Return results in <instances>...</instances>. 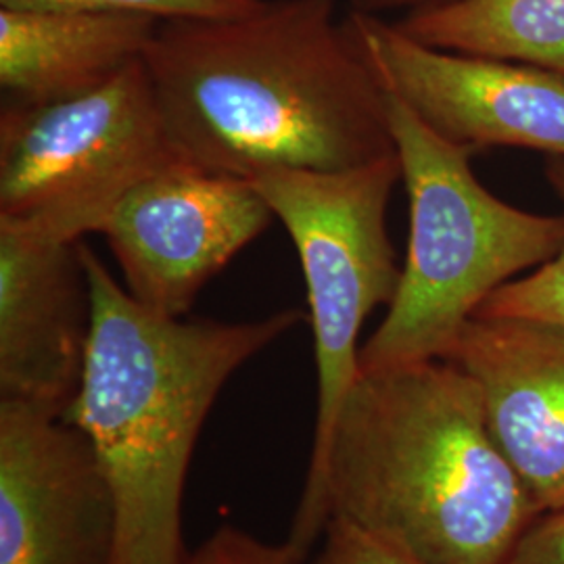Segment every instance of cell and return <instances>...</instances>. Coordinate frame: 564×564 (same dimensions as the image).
<instances>
[{
    "label": "cell",
    "mask_w": 564,
    "mask_h": 564,
    "mask_svg": "<svg viewBox=\"0 0 564 564\" xmlns=\"http://www.w3.org/2000/svg\"><path fill=\"white\" fill-rule=\"evenodd\" d=\"M80 242L0 220V400L57 416L74 402L93 326Z\"/></svg>",
    "instance_id": "30bf717a"
},
{
    "label": "cell",
    "mask_w": 564,
    "mask_h": 564,
    "mask_svg": "<svg viewBox=\"0 0 564 564\" xmlns=\"http://www.w3.org/2000/svg\"><path fill=\"white\" fill-rule=\"evenodd\" d=\"M542 510L452 360L360 370L310 460L289 545L307 558L330 519L421 564H506Z\"/></svg>",
    "instance_id": "6da1fadb"
},
{
    "label": "cell",
    "mask_w": 564,
    "mask_h": 564,
    "mask_svg": "<svg viewBox=\"0 0 564 564\" xmlns=\"http://www.w3.org/2000/svg\"><path fill=\"white\" fill-rule=\"evenodd\" d=\"M445 360L473 377L491 435L538 508L564 506V326L468 321Z\"/></svg>",
    "instance_id": "8fae6325"
},
{
    "label": "cell",
    "mask_w": 564,
    "mask_h": 564,
    "mask_svg": "<svg viewBox=\"0 0 564 564\" xmlns=\"http://www.w3.org/2000/svg\"><path fill=\"white\" fill-rule=\"evenodd\" d=\"M262 0H0L7 9L139 13L155 20H216L253 11Z\"/></svg>",
    "instance_id": "9a60e30c"
},
{
    "label": "cell",
    "mask_w": 564,
    "mask_h": 564,
    "mask_svg": "<svg viewBox=\"0 0 564 564\" xmlns=\"http://www.w3.org/2000/svg\"><path fill=\"white\" fill-rule=\"evenodd\" d=\"M162 21L139 13L0 7V86L9 105L78 99L141 61Z\"/></svg>",
    "instance_id": "7c38bea8"
},
{
    "label": "cell",
    "mask_w": 564,
    "mask_h": 564,
    "mask_svg": "<svg viewBox=\"0 0 564 564\" xmlns=\"http://www.w3.org/2000/svg\"><path fill=\"white\" fill-rule=\"evenodd\" d=\"M393 23L435 48L564 76V0H449Z\"/></svg>",
    "instance_id": "4fadbf2b"
},
{
    "label": "cell",
    "mask_w": 564,
    "mask_h": 564,
    "mask_svg": "<svg viewBox=\"0 0 564 564\" xmlns=\"http://www.w3.org/2000/svg\"><path fill=\"white\" fill-rule=\"evenodd\" d=\"M506 564H564V506L540 512L524 529Z\"/></svg>",
    "instance_id": "ac0fdd59"
},
{
    "label": "cell",
    "mask_w": 564,
    "mask_h": 564,
    "mask_svg": "<svg viewBox=\"0 0 564 564\" xmlns=\"http://www.w3.org/2000/svg\"><path fill=\"white\" fill-rule=\"evenodd\" d=\"M118 514L76 424L0 400V564H113Z\"/></svg>",
    "instance_id": "9c48e42d"
},
{
    "label": "cell",
    "mask_w": 564,
    "mask_h": 564,
    "mask_svg": "<svg viewBox=\"0 0 564 564\" xmlns=\"http://www.w3.org/2000/svg\"><path fill=\"white\" fill-rule=\"evenodd\" d=\"M442 2H449V0H349L354 11L372 13V15H381V18L387 11H402V15H405V13L435 7Z\"/></svg>",
    "instance_id": "d6986e66"
},
{
    "label": "cell",
    "mask_w": 564,
    "mask_h": 564,
    "mask_svg": "<svg viewBox=\"0 0 564 564\" xmlns=\"http://www.w3.org/2000/svg\"><path fill=\"white\" fill-rule=\"evenodd\" d=\"M545 176L564 203V160H550ZM475 316L564 326V242L556 258L500 286Z\"/></svg>",
    "instance_id": "5bb4252c"
},
{
    "label": "cell",
    "mask_w": 564,
    "mask_h": 564,
    "mask_svg": "<svg viewBox=\"0 0 564 564\" xmlns=\"http://www.w3.org/2000/svg\"><path fill=\"white\" fill-rule=\"evenodd\" d=\"M321 552L307 564H421L362 529L330 519Z\"/></svg>",
    "instance_id": "e0dca14e"
},
{
    "label": "cell",
    "mask_w": 564,
    "mask_h": 564,
    "mask_svg": "<svg viewBox=\"0 0 564 564\" xmlns=\"http://www.w3.org/2000/svg\"><path fill=\"white\" fill-rule=\"evenodd\" d=\"M272 220L256 182L176 162L128 191L101 235L126 291L153 312L182 318Z\"/></svg>",
    "instance_id": "ba28073f"
},
{
    "label": "cell",
    "mask_w": 564,
    "mask_h": 564,
    "mask_svg": "<svg viewBox=\"0 0 564 564\" xmlns=\"http://www.w3.org/2000/svg\"><path fill=\"white\" fill-rule=\"evenodd\" d=\"M345 23L383 90L445 141L470 151L517 147L564 160V76L435 48L372 13L349 9Z\"/></svg>",
    "instance_id": "52a82bcc"
},
{
    "label": "cell",
    "mask_w": 564,
    "mask_h": 564,
    "mask_svg": "<svg viewBox=\"0 0 564 564\" xmlns=\"http://www.w3.org/2000/svg\"><path fill=\"white\" fill-rule=\"evenodd\" d=\"M144 65L174 151L207 172L253 181L395 153L383 86L335 0L162 21Z\"/></svg>",
    "instance_id": "7a4b0ae2"
},
{
    "label": "cell",
    "mask_w": 564,
    "mask_h": 564,
    "mask_svg": "<svg viewBox=\"0 0 564 564\" xmlns=\"http://www.w3.org/2000/svg\"><path fill=\"white\" fill-rule=\"evenodd\" d=\"M387 121L410 202L398 291L360 349V370L447 358L500 286L556 258L564 216L502 202L477 181L473 151L445 141L384 90Z\"/></svg>",
    "instance_id": "277c9868"
},
{
    "label": "cell",
    "mask_w": 564,
    "mask_h": 564,
    "mask_svg": "<svg viewBox=\"0 0 564 564\" xmlns=\"http://www.w3.org/2000/svg\"><path fill=\"white\" fill-rule=\"evenodd\" d=\"M289 542L265 544L232 524H224L195 552L186 554L184 564H307Z\"/></svg>",
    "instance_id": "2e32d148"
},
{
    "label": "cell",
    "mask_w": 564,
    "mask_h": 564,
    "mask_svg": "<svg viewBox=\"0 0 564 564\" xmlns=\"http://www.w3.org/2000/svg\"><path fill=\"white\" fill-rule=\"evenodd\" d=\"M93 326L65 421L86 433L113 494V564H184L182 496L203 424L230 377L307 318H176L137 302L80 242Z\"/></svg>",
    "instance_id": "3957f363"
},
{
    "label": "cell",
    "mask_w": 564,
    "mask_h": 564,
    "mask_svg": "<svg viewBox=\"0 0 564 564\" xmlns=\"http://www.w3.org/2000/svg\"><path fill=\"white\" fill-rule=\"evenodd\" d=\"M176 162L142 57L78 99L2 107L0 220L82 241L128 191Z\"/></svg>",
    "instance_id": "5b68a950"
},
{
    "label": "cell",
    "mask_w": 564,
    "mask_h": 564,
    "mask_svg": "<svg viewBox=\"0 0 564 564\" xmlns=\"http://www.w3.org/2000/svg\"><path fill=\"white\" fill-rule=\"evenodd\" d=\"M402 181L398 151L347 170H276L253 178L297 249L307 286L318 368V412L310 460L360 375V333L389 305L402 276L387 232V207Z\"/></svg>",
    "instance_id": "8992f818"
}]
</instances>
